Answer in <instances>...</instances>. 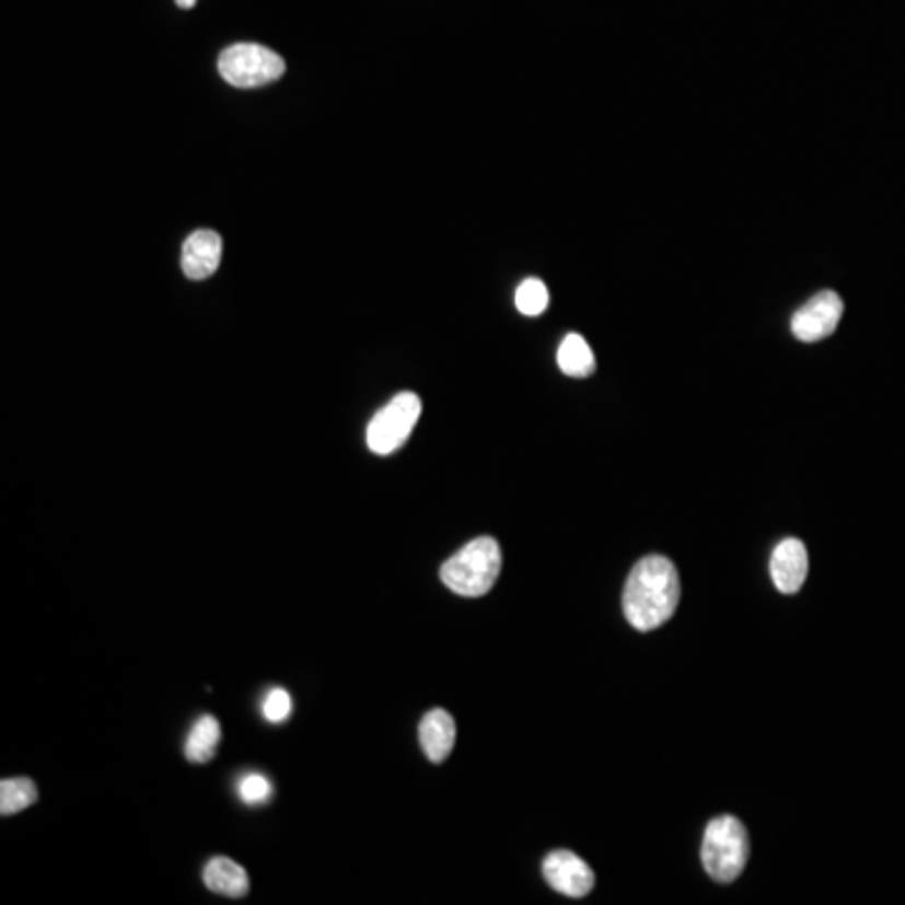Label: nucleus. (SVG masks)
<instances>
[{
  "mask_svg": "<svg viewBox=\"0 0 905 905\" xmlns=\"http://www.w3.org/2000/svg\"><path fill=\"white\" fill-rule=\"evenodd\" d=\"M680 573L666 556L651 554L634 566L624 587V616L637 631L662 627L680 606Z\"/></svg>",
  "mask_w": 905,
  "mask_h": 905,
  "instance_id": "nucleus-1",
  "label": "nucleus"
},
{
  "mask_svg": "<svg viewBox=\"0 0 905 905\" xmlns=\"http://www.w3.org/2000/svg\"><path fill=\"white\" fill-rule=\"evenodd\" d=\"M498 573H501V546L496 538L480 536L448 558L441 579L453 594L476 599L496 587Z\"/></svg>",
  "mask_w": 905,
  "mask_h": 905,
  "instance_id": "nucleus-2",
  "label": "nucleus"
},
{
  "mask_svg": "<svg viewBox=\"0 0 905 905\" xmlns=\"http://www.w3.org/2000/svg\"><path fill=\"white\" fill-rule=\"evenodd\" d=\"M750 860V837L738 817L720 815L707 825L701 843V866L717 883H732Z\"/></svg>",
  "mask_w": 905,
  "mask_h": 905,
  "instance_id": "nucleus-3",
  "label": "nucleus"
},
{
  "mask_svg": "<svg viewBox=\"0 0 905 905\" xmlns=\"http://www.w3.org/2000/svg\"><path fill=\"white\" fill-rule=\"evenodd\" d=\"M285 73V58L259 44H234L219 56V76L234 89L267 86Z\"/></svg>",
  "mask_w": 905,
  "mask_h": 905,
  "instance_id": "nucleus-4",
  "label": "nucleus"
},
{
  "mask_svg": "<svg viewBox=\"0 0 905 905\" xmlns=\"http://www.w3.org/2000/svg\"><path fill=\"white\" fill-rule=\"evenodd\" d=\"M420 397L416 393L395 395L368 426V448L378 455L401 451L420 418Z\"/></svg>",
  "mask_w": 905,
  "mask_h": 905,
  "instance_id": "nucleus-5",
  "label": "nucleus"
},
{
  "mask_svg": "<svg viewBox=\"0 0 905 905\" xmlns=\"http://www.w3.org/2000/svg\"><path fill=\"white\" fill-rule=\"evenodd\" d=\"M843 300L833 290L817 292L790 320L792 335L800 343H820L831 337L843 320Z\"/></svg>",
  "mask_w": 905,
  "mask_h": 905,
  "instance_id": "nucleus-6",
  "label": "nucleus"
},
{
  "mask_svg": "<svg viewBox=\"0 0 905 905\" xmlns=\"http://www.w3.org/2000/svg\"><path fill=\"white\" fill-rule=\"evenodd\" d=\"M544 878L554 891L569 895V898H583L596 885V875L589 862L571 850L548 852L544 860Z\"/></svg>",
  "mask_w": 905,
  "mask_h": 905,
  "instance_id": "nucleus-7",
  "label": "nucleus"
},
{
  "mask_svg": "<svg viewBox=\"0 0 905 905\" xmlns=\"http://www.w3.org/2000/svg\"><path fill=\"white\" fill-rule=\"evenodd\" d=\"M773 583L782 594H798L808 579V548L798 538H785L775 546L769 561Z\"/></svg>",
  "mask_w": 905,
  "mask_h": 905,
  "instance_id": "nucleus-8",
  "label": "nucleus"
},
{
  "mask_svg": "<svg viewBox=\"0 0 905 905\" xmlns=\"http://www.w3.org/2000/svg\"><path fill=\"white\" fill-rule=\"evenodd\" d=\"M222 262V236L211 230H199L186 236L182 247V269L184 275L201 282L219 269Z\"/></svg>",
  "mask_w": 905,
  "mask_h": 905,
  "instance_id": "nucleus-9",
  "label": "nucleus"
},
{
  "mask_svg": "<svg viewBox=\"0 0 905 905\" xmlns=\"http://www.w3.org/2000/svg\"><path fill=\"white\" fill-rule=\"evenodd\" d=\"M420 747L430 763L441 765L455 747V720L445 709H430L418 727Z\"/></svg>",
  "mask_w": 905,
  "mask_h": 905,
  "instance_id": "nucleus-10",
  "label": "nucleus"
},
{
  "mask_svg": "<svg viewBox=\"0 0 905 905\" xmlns=\"http://www.w3.org/2000/svg\"><path fill=\"white\" fill-rule=\"evenodd\" d=\"M205 885L209 891L230 895V898H242L250 893V878L240 862L230 858H211L205 868Z\"/></svg>",
  "mask_w": 905,
  "mask_h": 905,
  "instance_id": "nucleus-11",
  "label": "nucleus"
},
{
  "mask_svg": "<svg viewBox=\"0 0 905 905\" xmlns=\"http://www.w3.org/2000/svg\"><path fill=\"white\" fill-rule=\"evenodd\" d=\"M556 360L564 375H569V378H589L591 372L596 370L594 350L589 348V343L583 340L579 333H571L564 337V343L558 345Z\"/></svg>",
  "mask_w": 905,
  "mask_h": 905,
  "instance_id": "nucleus-12",
  "label": "nucleus"
},
{
  "mask_svg": "<svg viewBox=\"0 0 905 905\" xmlns=\"http://www.w3.org/2000/svg\"><path fill=\"white\" fill-rule=\"evenodd\" d=\"M219 740H222V727L211 715H201L197 724L192 727L189 740H186V759L194 765L211 763L217 755Z\"/></svg>",
  "mask_w": 905,
  "mask_h": 905,
  "instance_id": "nucleus-13",
  "label": "nucleus"
},
{
  "mask_svg": "<svg viewBox=\"0 0 905 905\" xmlns=\"http://www.w3.org/2000/svg\"><path fill=\"white\" fill-rule=\"evenodd\" d=\"M38 800V790L28 777H11L0 782V815H15Z\"/></svg>",
  "mask_w": 905,
  "mask_h": 905,
  "instance_id": "nucleus-14",
  "label": "nucleus"
},
{
  "mask_svg": "<svg viewBox=\"0 0 905 905\" xmlns=\"http://www.w3.org/2000/svg\"><path fill=\"white\" fill-rule=\"evenodd\" d=\"M515 308H519L521 315L526 317H538L544 315L548 308V290L541 279H523L515 290Z\"/></svg>",
  "mask_w": 905,
  "mask_h": 905,
  "instance_id": "nucleus-15",
  "label": "nucleus"
},
{
  "mask_svg": "<svg viewBox=\"0 0 905 905\" xmlns=\"http://www.w3.org/2000/svg\"><path fill=\"white\" fill-rule=\"evenodd\" d=\"M240 798L247 805H265L272 798V782L262 775H244L240 780Z\"/></svg>",
  "mask_w": 905,
  "mask_h": 905,
  "instance_id": "nucleus-16",
  "label": "nucleus"
},
{
  "mask_svg": "<svg viewBox=\"0 0 905 905\" xmlns=\"http://www.w3.org/2000/svg\"><path fill=\"white\" fill-rule=\"evenodd\" d=\"M262 712H265V717L269 722H275V724H279V722H285L287 717L292 715V697L287 695L285 689H272L267 695V699H265V705H262Z\"/></svg>",
  "mask_w": 905,
  "mask_h": 905,
  "instance_id": "nucleus-17",
  "label": "nucleus"
},
{
  "mask_svg": "<svg viewBox=\"0 0 905 905\" xmlns=\"http://www.w3.org/2000/svg\"><path fill=\"white\" fill-rule=\"evenodd\" d=\"M176 5H179V8H194V5H197V0H176Z\"/></svg>",
  "mask_w": 905,
  "mask_h": 905,
  "instance_id": "nucleus-18",
  "label": "nucleus"
}]
</instances>
